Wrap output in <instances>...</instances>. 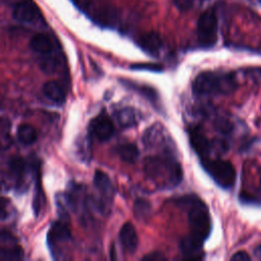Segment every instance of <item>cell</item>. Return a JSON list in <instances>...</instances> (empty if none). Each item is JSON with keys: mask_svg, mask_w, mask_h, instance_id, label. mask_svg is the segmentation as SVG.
<instances>
[{"mask_svg": "<svg viewBox=\"0 0 261 261\" xmlns=\"http://www.w3.org/2000/svg\"><path fill=\"white\" fill-rule=\"evenodd\" d=\"M89 134L100 142L109 140L114 134V125L111 118L104 112L97 115L89 123Z\"/></svg>", "mask_w": 261, "mask_h": 261, "instance_id": "cell-10", "label": "cell"}, {"mask_svg": "<svg viewBox=\"0 0 261 261\" xmlns=\"http://www.w3.org/2000/svg\"><path fill=\"white\" fill-rule=\"evenodd\" d=\"M116 153L121 160L127 163H135L139 157V150L133 143L120 144L116 148Z\"/></svg>", "mask_w": 261, "mask_h": 261, "instance_id": "cell-21", "label": "cell"}, {"mask_svg": "<svg viewBox=\"0 0 261 261\" xmlns=\"http://www.w3.org/2000/svg\"><path fill=\"white\" fill-rule=\"evenodd\" d=\"M73 4L83 11H89L90 9V0H71Z\"/></svg>", "mask_w": 261, "mask_h": 261, "instance_id": "cell-29", "label": "cell"}, {"mask_svg": "<svg viewBox=\"0 0 261 261\" xmlns=\"http://www.w3.org/2000/svg\"><path fill=\"white\" fill-rule=\"evenodd\" d=\"M16 137H17L18 142L21 145L30 146L37 141L38 135H37L36 128L34 126H32L31 124H28V123H22V124L18 125V127H17Z\"/></svg>", "mask_w": 261, "mask_h": 261, "instance_id": "cell-19", "label": "cell"}, {"mask_svg": "<svg viewBox=\"0 0 261 261\" xmlns=\"http://www.w3.org/2000/svg\"><path fill=\"white\" fill-rule=\"evenodd\" d=\"M12 9V17L21 23L36 24L42 21V14L33 0H4Z\"/></svg>", "mask_w": 261, "mask_h": 261, "instance_id": "cell-8", "label": "cell"}, {"mask_svg": "<svg viewBox=\"0 0 261 261\" xmlns=\"http://www.w3.org/2000/svg\"><path fill=\"white\" fill-rule=\"evenodd\" d=\"M189 138L193 149L201 158L208 157L211 150L214 148L213 143H211L198 127L189 129Z\"/></svg>", "mask_w": 261, "mask_h": 261, "instance_id": "cell-11", "label": "cell"}, {"mask_svg": "<svg viewBox=\"0 0 261 261\" xmlns=\"http://www.w3.org/2000/svg\"><path fill=\"white\" fill-rule=\"evenodd\" d=\"M143 260H151V261H158V260H165V256L160 253V252H153V253H150L148 255H145L143 258Z\"/></svg>", "mask_w": 261, "mask_h": 261, "instance_id": "cell-28", "label": "cell"}, {"mask_svg": "<svg viewBox=\"0 0 261 261\" xmlns=\"http://www.w3.org/2000/svg\"><path fill=\"white\" fill-rule=\"evenodd\" d=\"M71 242V233L64 220L51 223L47 233V244L51 255L55 259L65 258V249Z\"/></svg>", "mask_w": 261, "mask_h": 261, "instance_id": "cell-5", "label": "cell"}, {"mask_svg": "<svg viewBox=\"0 0 261 261\" xmlns=\"http://www.w3.org/2000/svg\"><path fill=\"white\" fill-rule=\"evenodd\" d=\"M174 5L180 11H188L194 5V0H173Z\"/></svg>", "mask_w": 261, "mask_h": 261, "instance_id": "cell-27", "label": "cell"}, {"mask_svg": "<svg viewBox=\"0 0 261 261\" xmlns=\"http://www.w3.org/2000/svg\"><path fill=\"white\" fill-rule=\"evenodd\" d=\"M134 214L139 220H147L151 214V204L146 199H137L134 203Z\"/></svg>", "mask_w": 261, "mask_h": 261, "instance_id": "cell-23", "label": "cell"}, {"mask_svg": "<svg viewBox=\"0 0 261 261\" xmlns=\"http://www.w3.org/2000/svg\"><path fill=\"white\" fill-rule=\"evenodd\" d=\"M44 96L55 104H63L65 102L66 93L63 86L56 81H48L42 87Z\"/></svg>", "mask_w": 261, "mask_h": 261, "instance_id": "cell-15", "label": "cell"}, {"mask_svg": "<svg viewBox=\"0 0 261 261\" xmlns=\"http://www.w3.org/2000/svg\"><path fill=\"white\" fill-rule=\"evenodd\" d=\"M40 68L47 74H51L55 72L56 67L58 66V60L56 59L53 54L46 55V56H39V61H38Z\"/></svg>", "mask_w": 261, "mask_h": 261, "instance_id": "cell-25", "label": "cell"}, {"mask_svg": "<svg viewBox=\"0 0 261 261\" xmlns=\"http://www.w3.org/2000/svg\"><path fill=\"white\" fill-rule=\"evenodd\" d=\"M214 128L216 132H218L220 135L224 137H228L233 133V123L228 119V117L219 115L214 119Z\"/></svg>", "mask_w": 261, "mask_h": 261, "instance_id": "cell-24", "label": "cell"}, {"mask_svg": "<svg viewBox=\"0 0 261 261\" xmlns=\"http://www.w3.org/2000/svg\"><path fill=\"white\" fill-rule=\"evenodd\" d=\"M31 49L37 53L39 56H46L53 54L54 44L52 39L43 33L36 34L30 41Z\"/></svg>", "mask_w": 261, "mask_h": 261, "instance_id": "cell-14", "label": "cell"}, {"mask_svg": "<svg viewBox=\"0 0 261 261\" xmlns=\"http://www.w3.org/2000/svg\"><path fill=\"white\" fill-rule=\"evenodd\" d=\"M133 69H142V70H150V71H161L162 66L156 63H139L130 66Z\"/></svg>", "mask_w": 261, "mask_h": 261, "instance_id": "cell-26", "label": "cell"}, {"mask_svg": "<svg viewBox=\"0 0 261 261\" xmlns=\"http://www.w3.org/2000/svg\"><path fill=\"white\" fill-rule=\"evenodd\" d=\"M177 204L187 209L190 227V233L180 241V250L188 257H196L211 232L209 210L206 204L195 195H186L179 198Z\"/></svg>", "mask_w": 261, "mask_h": 261, "instance_id": "cell-1", "label": "cell"}, {"mask_svg": "<svg viewBox=\"0 0 261 261\" xmlns=\"http://www.w3.org/2000/svg\"><path fill=\"white\" fill-rule=\"evenodd\" d=\"M35 195L33 199V209L35 214L38 216L40 211L43 209L45 204V197L42 189V182H41V173L39 166L36 167V185H35Z\"/></svg>", "mask_w": 261, "mask_h": 261, "instance_id": "cell-20", "label": "cell"}, {"mask_svg": "<svg viewBox=\"0 0 261 261\" xmlns=\"http://www.w3.org/2000/svg\"><path fill=\"white\" fill-rule=\"evenodd\" d=\"M218 19L214 7L205 10L197 22L198 42L203 48H211L217 42Z\"/></svg>", "mask_w": 261, "mask_h": 261, "instance_id": "cell-6", "label": "cell"}, {"mask_svg": "<svg viewBox=\"0 0 261 261\" xmlns=\"http://www.w3.org/2000/svg\"><path fill=\"white\" fill-rule=\"evenodd\" d=\"M23 258V252L20 247L11 244L7 247L2 246L0 251V260L1 261H16Z\"/></svg>", "mask_w": 261, "mask_h": 261, "instance_id": "cell-22", "label": "cell"}, {"mask_svg": "<svg viewBox=\"0 0 261 261\" xmlns=\"http://www.w3.org/2000/svg\"><path fill=\"white\" fill-rule=\"evenodd\" d=\"M201 165L220 188L228 190L233 187L237 173L234 166L229 161L220 158L211 159L209 157H204L201 158Z\"/></svg>", "mask_w": 261, "mask_h": 261, "instance_id": "cell-4", "label": "cell"}, {"mask_svg": "<svg viewBox=\"0 0 261 261\" xmlns=\"http://www.w3.org/2000/svg\"><path fill=\"white\" fill-rule=\"evenodd\" d=\"M93 182L95 189L100 194V198L95 200V206L102 213L108 212L114 195V187L111 182V179L102 170H96Z\"/></svg>", "mask_w": 261, "mask_h": 261, "instance_id": "cell-9", "label": "cell"}, {"mask_svg": "<svg viewBox=\"0 0 261 261\" xmlns=\"http://www.w3.org/2000/svg\"><path fill=\"white\" fill-rule=\"evenodd\" d=\"M121 84L124 85L127 89L133 90L137 93H139L140 95H142L143 97H145L146 99H148L151 103H153L154 105L158 104L159 101V96L158 93L155 89L146 86V85H140V84H136L134 82L130 81H126V80H120Z\"/></svg>", "mask_w": 261, "mask_h": 261, "instance_id": "cell-17", "label": "cell"}, {"mask_svg": "<svg viewBox=\"0 0 261 261\" xmlns=\"http://www.w3.org/2000/svg\"><path fill=\"white\" fill-rule=\"evenodd\" d=\"M231 260H238V261H242V260H251V257L250 255L245 252V251H239L237 253H234L231 258Z\"/></svg>", "mask_w": 261, "mask_h": 261, "instance_id": "cell-30", "label": "cell"}, {"mask_svg": "<svg viewBox=\"0 0 261 261\" xmlns=\"http://www.w3.org/2000/svg\"><path fill=\"white\" fill-rule=\"evenodd\" d=\"M138 45L146 53L150 55H158L162 48V39L159 34L155 32H150L142 35L138 40Z\"/></svg>", "mask_w": 261, "mask_h": 261, "instance_id": "cell-13", "label": "cell"}, {"mask_svg": "<svg viewBox=\"0 0 261 261\" xmlns=\"http://www.w3.org/2000/svg\"><path fill=\"white\" fill-rule=\"evenodd\" d=\"M238 88L237 76L233 72L204 71L193 82L192 89L198 96L228 95Z\"/></svg>", "mask_w": 261, "mask_h": 261, "instance_id": "cell-3", "label": "cell"}, {"mask_svg": "<svg viewBox=\"0 0 261 261\" xmlns=\"http://www.w3.org/2000/svg\"><path fill=\"white\" fill-rule=\"evenodd\" d=\"M119 242L124 252L134 254L138 248L139 240L135 226L130 222H125L119 230Z\"/></svg>", "mask_w": 261, "mask_h": 261, "instance_id": "cell-12", "label": "cell"}, {"mask_svg": "<svg viewBox=\"0 0 261 261\" xmlns=\"http://www.w3.org/2000/svg\"><path fill=\"white\" fill-rule=\"evenodd\" d=\"M255 255L261 259V245H258L256 248H255Z\"/></svg>", "mask_w": 261, "mask_h": 261, "instance_id": "cell-31", "label": "cell"}, {"mask_svg": "<svg viewBox=\"0 0 261 261\" xmlns=\"http://www.w3.org/2000/svg\"><path fill=\"white\" fill-rule=\"evenodd\" d=\"M258 205H261V176H260V196L258 199Z\"/></svg>", "mask_w": 261, "mask_h": 261, "instance_id": "cell-32", "label": "cell"}, {"mask_svg": "<svg viewBox=\"0 0 261 261\" xmlns=\"http://www.w3.org/2000/svg\"><path fill=\"white\" fill-rule=\"evenodd\" d=\"M147 177L161 189H172L182 179V169L174 154L158 153L144 161Z\"/></svg>", "mask_w": 261, "mask_h": 261, "instance_id": "cell-2", "label": "cell"}, {"mask_svg": "<svg viewBox=\"0 0 261 261\" xmlns=\"http://www.w3.org/2000/svg\"><path fill=\"white\" fill-rule=\"evenodd\" d=\"M8 171L9 175L12 177V180L14 181H20L27 170V164L25 161L19 157V156H13L8 160Z\"/></svg>", "mask_w": 261, "mask_h": 261, "instance_id": "cell-18", "label": "cell"}, {"mask_svg": "<svg viewBox=\"0 0 261 261\" xmlns=\"http://www.w3.org/2000/svg\"><path fill=\"white\" fill-rule=\"evenodd\" d=\"M143 143L146 148L157 150L159 153L173 154L175 150L171 137L160 123H155L146 129L143 136Z\"/></svg>", "mask_w": 261, "mask_h": 261, "instance_id": "cell-7", "label": "cell"}, {"mask_svg": "<svg viewBox=\"0 0 261 261\" xmlns=\"http://www.w3.org/2000/svg\"><path fill=\"white\" fill-rule=\"evenodd\" d=\"M114 117L116 122L119 124V126L123 128L133 127L139 121L138 111L128 106L116 109L114 111Z\"/></svg>", "mask_w": 261, "mask_h": 261, "instance_id": "cell-16", "label": "cell"}]
</instances>
